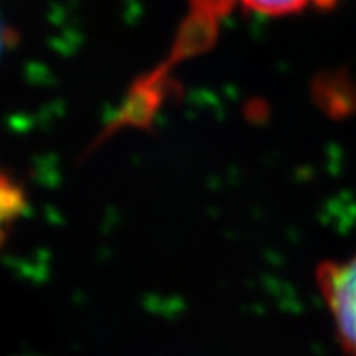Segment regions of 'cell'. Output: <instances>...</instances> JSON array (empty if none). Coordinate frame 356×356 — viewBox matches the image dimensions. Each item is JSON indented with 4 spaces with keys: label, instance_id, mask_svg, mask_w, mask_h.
Segmentation results:
<instances>
[{
    "label": "cell",
    "instance_id": "cell-2",
    "mask_svg": "<svg viewBox=\"0 0 356 356\" xmlns=\"http://www.w3.org/2000/svg\"><path fill=\"white\" fill-rule=\"evenodd\" d=\"M245 10L266 17H286L307 10L309 6H331L334 0H238Z\"/></svg>",
    "mask_w": 356,
    "mask_h": 356
},
{
    "label": "cell",
    "instance_id": "cell-1",
    "mask_svg": "<svg viewBox=\"0 0 356 356\" xmlns=\"http://www.w3.org/2000/svg\"><path fill=\"white\" fill-rule=\"evenodd\" d=\"M320 295L327 305L343 351L356 356V254L342 262H323L316 271Z\"/></svg>",
    "mask_w": 356,
    "mask_h": 356
}]
</instances>
